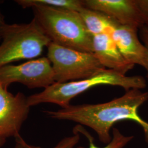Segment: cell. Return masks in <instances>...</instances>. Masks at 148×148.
Wrapping results in <instances>:
<instances>
[{
	"label": "cell",
	"mask_w": 148,
	"mask_h": 148,
	"mask_svg": "<svg viewBox=\"0 0 148 148\" xmlns=\"http://www.w3.org/2000/svg\"><path fill=\"white\" fill-rule=\"evenodd\" d=\"M148 100V92L139 89L126 91L124 95L104 103L70 105L57 111H45L47 116L53 119L79 123L93 130L100 141L108 144L112 137L110 131L117 122H135L143 128L148 144V122L138 114L140 106Z\"/></svg>",
	"instance_id": "obj_1"
},
{
	"label": "cell",
	"mask_w": 148,
	"mask_h": 148,
	"mask_svg": "<svg viewBox=\"0 0 148 148\" xmlns=\"http://www.w3.org/2000/svg\"><path fill=\"white\" fill-rule=\"evenodd\" d=\"M34 19L54 43L65 47L93 53L92 37L79 13L49 6L32 7Z\"/></svg>",
	"instance_id": "obj_2"
},
{
	"label": "cell",
	"mask_w": 148,
	"mask_h": 148,
	"mask_svg": "<svg viewBox=\"0 0 148 148\" xmlns=\"http://www.w3.org/2000/svg\"><path fill=\"white\" fill-rule=\"evenodd\" d=\"M111 85L119 86L126 91L132 89H144L147 81L142 76H127L116 71L105 69L99 73L85 79L67 82H55L42 92L27 97L30 107L42 103H52L64 108L71 105L75 97L95 86Z\"/></svg>",
	"instance_id": "obj_3"
},
{
	"label": "cell",
	"mask_w": 148,
	"mask_h": 148,
	"mask_svg": "<svg viewBox=\"0 0 148 148\" xmlns=\"http://www.w3.org/2000/svg\"><path fill=\"white\" fill-rule=\"evenodd\" d=\"M0 45V68L21 60L36 59L52 42L33 18L24 24H6Z\"/></svg>",
	"instance_id": "obj_4"
},
{
	"label": "cell",
	"mask_w": 148,
	"mask_h": 148,
	"mask_svg": "<svg viewBox=\"0 0 148 148\" xmlns=\"http://www.w3.org/2000/svg\"><path fill=\"white\" fill-rule=\"evenodd\" d=\"M56 82H67L92 77L106 69L93 53L51 42L47 47Z\"/></svg>",
	"instance_id": "obj_5"
},
{
	"label": "cell",
	"mask_w": 148,
	"mask_h": 148,
	"mask_svg": "<svg viewBox=\"0 0 148 148\" xmlns=\"http://www.w3.org/2000/svg\"><path fill=\"white\" fill-rule=\"evenodd\" d=\"M16 82L30 89L46 88L54 84V73L51 62L47 57H42L19 65L8 64L0 68V84L8 88Z\"/></svg>",
	"instance_id": "obj_6"
},
{
	"label": "cell",
	"mask_w": 148,
	"mask_h": 148,
	"mask_svg": "<svg viewBox=\"0 0 148 148\" xmlns=\"http://www.w3.org/2000/svg\"><path fill=\"white\" fill-rule=\"evenodd\" d=\"M30 108L23 93L13 95L0 84V137L7 139L19 136Z\"/></svg>",
	"instance_id": "obj_7"
},
{
	"label": "cell",
	"mask_w": 148,
	"mask_h": 148,
	"mask_svg": "<svg viewBox=\"0 0 148 148\" xmlns=\"http://www.w3.org/2000/svg\"><path fill=\"white\" fill-rule=\"evenodd\" d=\"M85 7L99 11L119 25L139 29L144 25L136 0H85Z\"/></svg>",
	"instance_id": "obj_8"
},
{
	"label": "cell",
	"mask_w": 148,
	"mask_h": 148,
	"mask_svg": "<svg viewBox=\"0 0 148 148\" xmlns=\"http://www.w3.org/2000/svg\"><path fill=\"white\" fill-rule=\"evenodd\" d=\"M139 29L118 25L111 36L120 51L129 63L139 65L148 72V49L141 42L138 36Z\"/></svg>",
	"instance_id": "obj_9"
},
{
	"label": "cell",
	"mask_w": 148,
	"mask_h": 148,
	"mask_svg": "<svg viewBox=\"0 0 148 148\" xmlns=\"http://www.w3.org/2000/svg\"><path fill=\"white\" fill-rule=\"evenodd\" d=\"M92 52L106 69L126 75L134 68L124 58L110 34H101L92 37Z\"/></svg>",
	"instance_id": "obj_10"
},
{
	"label": "cell",
	"mask_w": 148,
	"mask_h": 148,
	"mask_svg": "<svg viewBox=\"0 0 148 148\" xmlns=\"http://www.w3.org/2000/svg\"><path fill=\"white\" fill-rule=\"evenodd\" d=\"M88 32L94 36L101 34H110L119 25L110 17L99 11L84 7L79 12Z\"/></svg>",
	"instance_id": "obj_11"
},
{
	"label": "cell",
	"mask_w": 148,
	"mask_h": 148,
	"mask_svg": "<svg viewBox=\"0 0 148 148\" xmlns=\"http://www.w3.org/2000/svg\"><path fill=\"white\" fill-rule=\"evenodd\" d=\"M15 2L23 8L42 5L79 13L85 7L84 1L81 0H16Z\"/></svg>",
	"instance_id": "obj_12"
},
{
	"label": "cell",
	"mask_w": 148,
	"mask_h": 148,
	"mask_svg": "<svg viewBox=\"0 0 148 148\" xmlns=\"http://www.w3.org/2000/svg\"><path fill=\"white\" fill-rule=\"evenodd\" d=\"M74 130L85 134L88 138L90 142V147L88 148H123L133 138L132 136H124L117 128H114L112 130V139L110 143H108L105 147L100 148L95 146L93 138H92L90 133L87 132L82 126L78 125L74 128ZM77 148H84L79 147Z\"/></svg>",
	"instance_id": "obj_13"
},
{
	"label": "cell",
	"mask_w": 148,
	"mask_h": 148,
	"mask_svg": "<svg viewBox=\"0 0 148 148\" xmlns=\"http://www.w3.org/2000/svg\"><path fill=\"white\" fill-rule=\"evenodd\" d=\"M74 135L68 137L64 138L59 142L57 145L53 148H74L79 140V132L74 130ZM21 143L26 148H41L39 147L34 146L27 143L25 140L20 136Z\"/></svg>",
	"instance_id": "obj_14"
},
{
	"label": "cell",
	"mask_w": 148,
	"mask_h": 148,
	"mask_svg": "<svg viewBox=\"0 0 148 148\" xmlns=\"http://www.w3.org/2000/svg\"><path fill=\"white\" fill-rule=\"evenodd\" d=\"M143 16L144 25L148 26V0H136Z\"/></svg>",
	"instance_id": "obj_15"
},
{
	"label": "cell",
	"mask_w": 148,
	"mask_h": 148,
	"mask_svg": "<svg viewBox=\"0 0 148 148\" xmlns=\"http://www.w3.org/2000/svg\"><path fill=\"white\" fill-rule=\"evenodd\" d=\"M139 30L140 39L145 46L148 49V26L143 25Z\"/></svg>",
	"instance_id": "obj_16"
},
{
	"label": "cell",
	"mask_w": 148,
	"mask_h": 148,
	"mask_svg": "<svg viewBox=\"0 0 148 148\" xmlns=\"http://www.w3.org/2000/svg\"><path fill=\"white\" fill-rule=\"evenodd\" d=\"M5 24H6V23L5 21L4 16L2 14L1 12L0 11V40H1L2 33L3 29L5 26Z\"/></svg>",
	"instance_id": "obj_17"
},
{
	"label": "cell",
	"mask_w": 148,
	"mask_h": 148,
	"mask_svg": "<svg viewBox=\"0 0 148 148\" xmlns=\"http://www.w3.org/2000/svg\"><path fill=\"white\" fill-rule=\"evenodd\" d=\"M20 136H17L15 138H16V145H15V147L14 148H26L24 145L23 144V143H21V140L20 139Z\"/></svg>",
	"instance_id": "obj_18"
},
{
	"label": "cell",
	"mask_w": 148,
	"mask_h": 148,
	"mask_svg": "<svg viewBox=\"0 0 148 148\" xmlns=\"http://www.w3.org/2000/svg\"><path fill=\"white\" fill-rule=\"evenodd\" d=\"M6 142V139L5 138L0 137V148L3 147Z\"/></svg>",
	"instance_id": "obj_19"
},
{
	"label": "cell",
	"mask_w": 148,
	"mask_h": 148,
	"mask_svg": "<svg viewBox=\"0 0 148 148\" xmlns=\"http://www.w3.org/2000/svg\"><path fill=\"white\" fill-rule=\"evenodd\" d=\"M147 79H148V74L147 75Z\"/></svg>",
	"instance_id": "obj_20"
}]
</instances>
